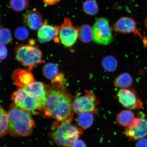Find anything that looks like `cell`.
<instances>
[{"label": "cell", "instance_id": "1", "mask_svg": "<svg viewBox=\"0 0 147 147\" xmlns=\"http://www.w3.org/2000/svg\"><path fill=\"white\" fill-rule=\"evenodd\" d=\"M46 100L40 110L44 115L58 122L72 121L74 99L64 84L52 83L46 85Z\"/></svg>", "mask_w": 147, "mask_h": 147}, {"label": "cell", "instance_id": "2", "mask_svg": "<svg viewBox=\"0 0 147 147\" xmlns=\"http://www.w3.org/2000/svg\"><path fill=\"white\" fill-rule=\"evenodd\" d=\"M8 113V133L11 136H27L32 133L34 122L30 112L18 107L13 104Z\"/></svg>", "mask_w": 147, "mask_h": 147}, {"label": "cell", "instance_id": "3", "mask_svg": "<svg viewBox=\"0 0 147 147\" xmlns=\"http://www.w3.org/2000/svg\"><path fill=\"white\" fill-rule=\"evenodd\" d=\"M71 122L68 121H62L52 133L53 140L57 146L72 147L74 143L82 135V129L74 125Z\"/></svg>", "mask_w": 147, "mask_h": 147}, {"label": "cell", "instance_id": "4", "mask_svg": "<svg viewBox=\"0 0 147 147\" xmlns=\"http://www.w3.org/2000/svg\"><path fill=\"white\" fill-rule=\"evenodd\" d=\"M16 59L28 69L32 70L38 64L43 63L42 52L39 49L29 44H20L14 49Z\"/></svg>", "mask_w": 147, "mask_h": 147}, {"label": "cell", "instance_id": "5", "mask_svg": "<svg viewBox=\"0 0 147 147\" xmlns=\"http://www.w3.org/2000/svg\"><path fill=\"white\" fill-rule=\"evenodd\" d=\"M11 99L15 105L29 112L40 110L42 107L39 101L23 88L18 87Z\"/></svg>", "mask_w": 147, "mask_h": 147}, {"label": "cell", "instance_id": "6", "mask_svg": "<svg viewBox=\"0 0 147 147\" xmlns=\"http://www.w3.org/2000/svg\"><path fill=\"white\" fill-rule=\"evenodd\" d=\"M93 41L99 45H107L113 39V31L109 20L106 18H99L92 27Z\"/></svg>", "mask_w": 147, "mask_h": 147}, {"label": "cell", "instance_id": "7", "mask_svg": "<svg viewBox=\"0 0 147 147\" xmlns=\"http://www.w3.org/2000/svg\"><path fill=\"white\" fill-rule=\"evenodd\" d=\"M99 102L93 93L85 90L84 95L74 100V111L78 115L84 113H94L96 111V106Z\"/></svg>", "mask_w": 147, "mask_h": 147}, {"label": "cell", "instance_id": "8", "mask_svg": "<svg viewBox=\"0 0 147 147\" xmlns=\"http://www.w3.org/2000/svg\"><path fill=\"white\" fill-rule=\"evenodd\" d=\"M116 98L122 105L127 109L135 110L143 108V102L133 87L121 89L117 94Z\"/></svg>", "mask_w": 147, "mask_h": 147}, {"label": "cell", "instance_id": "9", "mask_svg": "<svg viewBox=\"0 0 147 147\" xmlns=\"http://www.w3.org/2000/svg\"><path fill=\"white\" fill-rule=\"evenodd\" d=\"M143 115L141 114L135 117L123 132V135L130 141L138 140L147 136V119Z\"/></svg>", "mask_w": 147, "mask_h": 147}, {"label": "cell", "instance_id": "10", "mask_svg": "<svg viewBox=\"0 0 147 147\" xmlns=\"http://www.w3.org/2000/svg\"><path fill=\"white\" fill-rule=\"evenodd\" d=\"M78 29L74 26L70 19L65 18L59 32L60 41L64 46L70 47L74 45L78 38Z\"/></svg>", "mask_w": 147, "mask_h": 147}, {"label": "cell", "instance_id": "11", "mask_svg": "<svg viewBox=\"0 0 147 147\" xmlns=\"http://www.w3.org/2000/svg\"><path fill=\"white\" fill-rule=\"evenodd\" d=\"M113 29L116 32L123 34H133L141 38L143 36L137 27L136 23L133 18L124 16L121 18L116 22Z\"/></svg>", "mask_w": 147, "mask_h": 147}, {"label": "cell", "instance_id": "12", "mask_svg": "<svg viewBox=\"0 0 147 147\" xmlns=\"http://www.w3.org/2000/svg\"><path fill=\"white\" fill-rule=\"evenodd\" d=\"M60 26L49 25L47 22L43 24L38 29V37L40 43H44L57 39L58 41Z\"/></svg>", "mask_w": 147, "mask_h": 147}, {"label": "cell", "instance_id": "13", "mask_svg": "<svg viewBox=\"0 0 147 147\" xmlns=\"http://www.w3.org/2000/svg\"><path fill=\"white\" fill-rule=\"evenodd\" d=\"M46 84L44 83L35 80L32 83L23 88L37 99L41 103L42 106L46 100Z\"/></svg>", "mask_w": 147, "mask_h": 147}, {"label": "cell", "instance_id": "14", "mask_svg": "<svg viewBox=\"0 0 147 147\" xmlns=\"http://www.w3.org/2000/svg\"><path fill=\"white\" fill-rule=\"evenodd\" d=\"M12 78L15 85L21 88L29 85L35 81L30 71L21 69H16L14 71Z\"/></svg>", "mask_w": 147, "mask_h": 147}, {"label": "cell", "instance_id": "15", "mask_svg": "<svg viewBox=\"0 0 147 147\" xmlns=\"http://www.w3.org/2000/svg\"><path fill=\"white\" fill-rule=\"evenodd\" d=\"M24 20L27 26L32 30H38L44 23L42 15L36 9L27 12Z\"/></svg>", "mask_w": 147, "mask_h": 147}, {"label": "cell", "instance_id": "16", "mask_svg": "<svg viewBox=\"0 0 147 147\" xmlns=\"http://www.w3.org/2000/svg\"><path fill=\"white\" fill-rule=\"evenodd\" d=\"M135 118V113L131 110H124L117 115V123L123 127H127L131 123Z\"/></svg>", "mask_w": 147, "mask_h": 147}, {"label": "cell", "instance_id": "17", "mask_svg": "<svg viewBox=\"0 0 147 147\" xmlns=\"http://www.w3.org/2000/svg\"><path fill=\"white\" fill-rule=\"evenodd\" d=\"M133 81V79L129 74L125 72L117 77L114 82V84L116 87L125 89L131 87Z\"/></svg>", "mask_w": 147, "mask_h": 147}, {"label": "cell", "instance_id": "18", "mask_svg": "<svg viewBox=\"0 0 147 147\" xmlns=\"http://www.w3.org/2000/svg\"><path fill=\"white\" fill-rule=\"evenodd\" d=\"M78 38L83 43H89L93 38L92 28L89 25L84 24L78 27Z\"/></svg>", "mask_w": 147, "mask_h": 147}, {"label": "cell", "instance_id": "19", "mask_svg": "<svg viewBox=\"0 0 147 147\" xmlns=\"http://www.w3.org/2000/svg\"><path fill=\"white\" fill-rule=\"evenodd\" d=\"M94 116L93 113H84L79 114L77 118V123L81 128L87 129L93 124Z\"/></svg>", "mask_w": 147, "mask_h": 147}, {"label": "cell", "instance_id": "20", "mask_svg": "<svg viewBox=\"0 0 147 147\" xmlns=\"http://www.w3.org/2000/svg\"><path fill=\"white\" fill-rule=\"evenodd\" d=\"M9 116L8 113L0 106V138L8 133Z\"/></svg>", "mask_w": 147, "mask_h": 147}, {"label": "cell", "instance_id": "21", "mask_svg": "<svg viewBox=\"0 0 147 147\" xmlns=\"http://www.w3.org/2000/svg\"><path fill=\"white\" fill-rule=\"evenodd\" d=\"M43 72L44 76L51 81L59 74L58 66L56 64L51 63L46 64L44 66Z\"/></svg>", "mask_w": 147, "mask_h": 147}, {"label": "cell", "instance_id": "22", "mask_svg": "<svg viewBox=\"0 0 147 147\" xmlns=\"http://www.w3.org/2000/svg\"><path fill=\"white\" fill-rule=\"evenodd\" d=\"M102 64L103 67L106 71H113L117 69V62L114 57L108 56L102 59Z\"/></svg>", "mask_w": 147, "mask_h": 147}, {"label": "cell", "instance_id": "23", "mask_svg": "<svg viewBox=\"0 0 147 147\" xmlns=\"http://www.w3.org/2000/svg\"><path fill=\"white\" fill-rule=\"evenodd\" d=\"M83 8L86 13L90 16H94L98 11V7L94 0H87L84 3Z\"/></svg>", "mask_w": 147, "mask_h": 147}, {"label": "cell", "instance_id": "24", "mask_svg": "<svg viewBox=\"0 0 147 147\" xmlns=\"http://www.w3.org/2000/svg\"><path fill=\"white\" fill-rule=\"evenodd\" d=\"M28 0H10V5L13 10L16 12L22 11L28 6Z\"/></svg>", "mask_w": 147, "mask_h": 147}, {"label": "cell", "instance_id": "25", "mask_svg": "<svg viewBox=\"0 0 147 147\" xmlns=\"http://www.w3.org/2000/svg\"><path fill=\"white\" fill-rule=\"evenodd\" d=\"M12 36L11 31L5 27L0 28V43L9 44L12 41Z\"/></svg>", "mask_w": 147, "mask_h": 147}, {"label": "cell", "instance_id": "26", "mask_svg": "<svg viewBox=\"0 0 147 147\" xmlns=\"http://www.w3.org/2000/svg\"><path fill=\"white\" fill-rule=\"evenodd\" d=\"M15 36L18 39L23 41L28 37L29 32L28 30L24 27H19L16 29Z\"/></svg>", "mask_w": 147, "mask_h": 147}, {"label": "cell", "instance_id": "27", "mask_svg": "<svg viewBox=\"0 0 147 147\" xmlns=\"http://www.w3.org/2000/svg\"><path fill=\"white\" fill-rule=\"evenodd\" d=\"M8 52L7 48L3 44L0 43V60L5 59L8 56Z\"/></svg>", "mask_w": 147, "mask_h": 147}, {"label": "cell", "instance_id": "28", "mask_svg": "<svg viewBox=\"0 0 147 147\" xmlns=\"http://www.w3.org/2000/svg\"><path fill=\"white\" fill-rule=\"evenodd\" d=\"M136 147H147V138H144L138 140Z\"/></svg>", "mask_w": 147, "mask_h": 147}, {"label": "cell", "instance_id": "29", "mask_svg": "<svg viewBox=\"0 0 147 147\" xmlns=\"http://www.w3.org/2000/svg\"><path fill=\"white\" fill-rule=\"evenodd\" d=\"M72 147H87L85 143L81 140H77L74 143Z\"/></svg>", "mask_w": 147, "mask_h": 147}, {"label": "cell", "instance_id": "30", "mask_svg": "<svg viewBox=\"0 0 147 147\" xmlns=\"http://www.w3.org/2000/svg\"><path fill=\"white\" fill-rule=\"evenodd\" d=\"M61 0H43L44 3L49 5H52L56 4Z\"/></svg>", "mask_w": 147, "mask_h": 147}, {"label": "cell", "instance_id": "31", "mask_svg": "<svg viewBox=\"0 0 147 147\" xmlns=\"http://www.w3.org/2000/svg\"><path fill=\"white\" fill-rule=\"evenodd\" d=\"M144 24L145 27H146V28L147 30V15L146 19L145 20Z\"/></svg>", "mask_w": 147, "mask_h": 147}]
</instances>
